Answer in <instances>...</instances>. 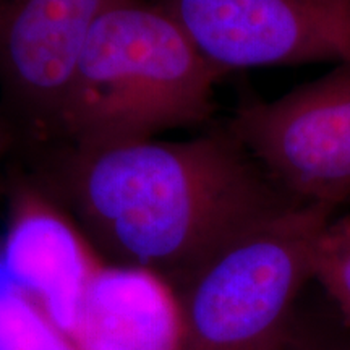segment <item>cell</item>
I'll return each instance as SVG.
<instances>
[{
	"instance_id": "1",
	"label": "cell",
	"mask_w": 350,
	"mask_h": 350,
	"mask_svg": "<svg viewBox=\"0 0 350 350\" xmlns=\"http://www.w3.org/2000/svg\"><path fill=\"white\" fill-rule=\"evenodd\" d=\"M31 187L109 266L174 294L248 227L295 203L226 125L185 142L55 143L21 156Z\"/></svg>"
},
{
	"instance_id": "2",
	"label": "cell",
	"mask_w": 350,
	"mask_h": 350,
	"mask_svg": "<svg viewBox=\"0 0 350 350\" xmlns=\"http://www.w3.org/2000/svg\"><path fill=\"white\" fill-rule=\"evenodd\" d=\"M224 77L156 0H112L83 42L55 143L103 148L206 125Z\"/></svg>"
},
{
	"instance_id": "3",
	"label": "cell",
	"mask_w": 350,
	"mask_h": 350,
	"mask_svg": "<svg viewBox=\"0 0 350 350\" xmlns=\"http://www.w3.org/2000/svg\"><path fill=\"white\" fill-rule=\"evenodd\" d=\"M338 208L295 203L256 222L175 292L177 350H243L278 338L313 281L314 245Z\"/></svg>"
},
{
	"instance_id": "4",
	"label": "cell",
	"mask_w": 350,
	"mask_h": 350,
	"mask_svg": "<svg viewBox=\"0 0 350 350\" xmlns=\"http://www.w3.org/2000/svg\"><path fill=\"white\" fill-rule=\"evenodd\" d=\"M226 129L297 201L350 200V64L274 100H243Z\"/></svg>"
},
{
	"instance_id": "5",
	"label": "cell",
	"mask_w": 350,
	"mask_h": 350,
	"mask_svg": "<svg viewBox=\"0 0 350 350\" xmlns=\"http://www.w3.org/2000/svg\"><path fill=\"white\" fill-rule=\"evenodd\" d=\"M112 0H0V111L23 156L59 139L83 42Z\"/></svg>"
},
{
	"instance_id": "6",
	"label": "cell",
	"mask_w": 350,
	"mask_h": 350,
	"mask_svg": "<svg viewBox=\"0 0 350 350\" xmlns=\"http://www.w3.org/2000/svg\"><path fill=\"white\" fill-rule=\"evenodd\" d=\"M227 77L260 67L350 64V0H156Z\"/></svg>"
},
{
	"instance_id": "7",
	"label": "cell",
	"mask_w": 350,
	"mask_h": 350,
	"mask_svg": "<svg viewBox=\"0 0 350 350\" xmlns=\"http://www.w3.org/2000/svg\"><path fill=\"white\" fill-rule=\"evenodd\" d=\"M72 336L80 350H177V297L167 284L143 271L99 268Z\"/></svg>"
},
{
	"instance_id": "8",
	"label": "cell",
	"mask_w": 350,
	"mask_h": 350,
	"mask_svg": "<svg viewBox=\"0 0 350 350\" xmlns=\"http://www.w3.org/2000/svg\"><path fill=\"white\" fill-rule=\"evenodd\" d=\"M0 350H80L77 340L20 284L0 288Z\"/></svg>"
},
{
	"instance_id": "9",
	"label": "cell",
	"mask_w": 350,
	"mask_h": 350,
	"mask_svg": "<svg viewBox=\"0 0 350 350\" xmlns=\"http://www.w3.org/2000/svg\"><path fill=\"white\" fill-rule=\"evenodd\" d=\"M313 281L325 288L350 326V214L334 216L319 234L313 253Z\"/></svg>"
},
{
	"instance_id": "10",
	"label": "cell",
	"mask_w": 350,
	"mask_h": 350,
	"mask_svg": "<svg viewBox=\"0 0 350 350\" xmlns=\"http://www.w3.org/2000/svg\"><path fill=\"white\" fill-rule=\"evenodd\" d=\"M273 350H350V345L301 331L292 318L279 339L275 340Z\"/></svg>"
},
{
	"instance_id": "11",
	"label": "cell",
	"mask_w": 350,
	"mask_h": 350,
	"mask_svg": "<svg viewBox=\"0 0 350 350\" xmlns=\"http://www.w3.org/2000/svg\"><path fill=\"white\" fill-rule=\"evenodd\" d=\"M15 152V137L2 111H0V198L5 190V164L8 156Z\"/></svg>"
},
{
	"instance_id": "12",
	"label": "cell",
	"mask_w": 350,
	"mask_h": 350,
	"mask_svg": "<svg viewBox=\"0 0 350 350\" xmlns=\"http://www.w3.org/2000/svg\"><path fill=\"white\" fill-rule=\"evenodd\" d=\"M286 327H287V326H286ZM281 334H282V332H281ZM281 334H279V336H281ZM279 336H278V338H274V339L268 340V342L260 344V345H255V347H250V349H243V350H273L274 344H275V340L279 339Z\"/></svg>"
}]
</instances>
